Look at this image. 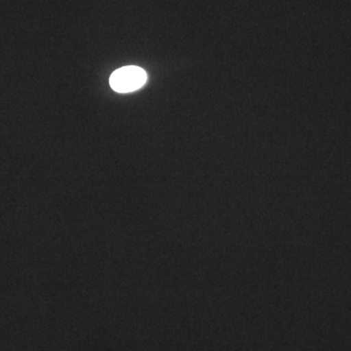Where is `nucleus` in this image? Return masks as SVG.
Returning a JSON list of instances; mask_svg holds the SVG:
<instances>
[{
    "mask_svg": "<svg viewBox=\"0 0 351 351\" xmlns=\"http://www.w3.org/2000/svg\"><path fill=\"white\" fill-rule=\"evenodd\" d=\"M147 75L144 69L135 66L117 69L110 78V87L117 93H129L144 86Z\"/></svg>",
    "mask_w": 351,
    "mask_h": 351,
    "instance_id": "1",
    "label": "nucleus"
}]
</instances>
